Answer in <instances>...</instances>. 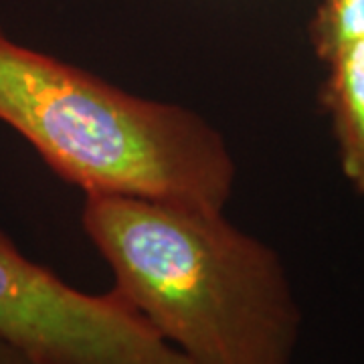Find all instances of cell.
<instances>
[{"instance_id":"obj_2","label":"cell","mask_w":364,"mask_h":364,"mask_svg":"<svg viewBox=\"0 0 364 364\" xmlns=\"http://www.w3.org/2000/svg\"><path fill=\"white\" fill-rule=\"evenodd\" d=\"M0 122L85 195L225 210L235 158L210 122L181 104L134 95L0 26Z\"/></svg>"},{"instance_id":"obj_6","label":"cell","mask_w":364,"mask_h":364,"mask_svg":"<svg viewBox=\"0 0 364 364\" xmlns=\"http://www.w3.org/2000/svg\"><path fill=\"white\" fill-rule=\"evenodd\" d=\"M0 364H37L35 360H31L28 356H25L23 352H18L13 346L4 344L0 340Z\"/></svg>"},{"instance_id":"obj_1","label":"cell","mask_w":364,"mask_h":364,"mask_svg":"<svg viewBox=\"0 0 364 364\" xmlns=\"http://www.w3.org/2000/svg\"><path fill=\"white\" fill-rule=\"evenodd\" d=\"M112 291L188 364H294L304 312L282 255L225 210L85 195Z\"/></svg>"},{"instance_id":"obj_4","label":"cell","mask_w":364,"mask_h":364,"mask_svg":"<svg viewBox=\"0 0 364 364\" xmlns=\"http://www.w3.org/2000/svg\"><path fill=\"white\" fill-rule=\"evenodd\" d=\"M322 105L332 124L340 170L364 203V39L324 59Z\"/></svg>"},{"instance_id":"obj_3","label":"cell","mask_w":364,"mask_h":364,"mask_svg":"<svg viewBox=\"0 0 364 364\" xmlns=\"http://www.w3.org/2000/svg\"><path fill=\"white\" fill-rule=\"evenodd\" d=\"M0 340L37 364H188L112 289L71 287L2 229Z\"/></svg>"},{"instance_id":"obj_5","label":"cell","mask_w":364,"mask_h":364,"mask_svg":"<svg viewBox=\"0 0 364 364\" xmlns=\"http://www.w3.org/2000/svg\"><path fill=\"white\" fill-rule=\"evenodd\" d=\"M364 39V0H318L310 41L324 61L340 47Z\"/></svg>"}]
</instances>
